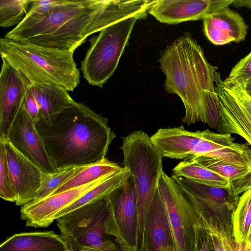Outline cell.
<instances>
[{"mask_svg": "<svg viewBox=\"0 0 251 251\" xmlns=\"http://www.w3.org/2000/svg\"><path fill=\"white\" fill-rule=\"evenodd\" d=\"M85 167H69L57 170L51 174L47 173L43 179L42 185L33 201H38L50 196L60 186Z\"/></svg>", "mask_w": 251, "mask_h": 251, "instance_id": "484cf974", "label": "cell"}, {"mask_svg": "<svg viewBox=\"0 0 251 251\" xmlns=\"http://www.w3.org/2000/svg\"><path fill=\"white\" fill-rule=\"evenodd\" d=\"M73 53L28 42L0 39L1 59L29 81L54 84L68 91H73L80 81Z\"/></svg>", "mask_w": 251, "mask_h": 251, "instance_id": "277c9868", "label": "cell"}, {"mask_svg": "<svg viewBox=\"0 0 251 251\" xmlns=\"http://www.w3.org/2000/svg\"><path fill=\"white\" fill-rule=\"evenodd\" d=\"M237 251H239V249H238L237 250Z\"/></svg>", "mask_w": 251, "mask_h": 251, "instance_id": "8d00e7d4", "label": "cell"}, {"mask_svg": "<svg viewBox=\"0 0 251 251\" xmlns=\"http://www.w3.org/2000/svg\"><path fill=\"white\" fill-rule=\"evenodd\" d=\"M173 175L182 176L218 187H227L230 182L214 172L192 161L183 160L173 169Z\"/></svg>", "mask_w": 251, "mask_h": 251, "instance_id": "cb8c5ba5", "label": "cell"}, {"mask_svg": "<svg viewBox=\"0 0 251 251\" xmlns=\"http://www.w3.org/2000/svg\"><path fill=\"white\" fill-rule=\"evenodd\" d=\"M121 149L123 167L128 169L134 179L137 193L138 251H144L146 219L163 171V156L153 145L151 137L142 130L123 137Z\"/></svg>", "mask_w": 251, "mask_h": 251, "instance_id": "5b68a950", "label": "cell"}, {"mask_svg": "<svg viewBox=\"0 0 251 251\" xmlns=\"http://www.w3.org/2000/svg\"><path fill=\"white\" fill-rule=\"evenodd\" d=\"M158 190L165 204L176 251H193L195 225L201 219L172 177L163 171Z\"/></svg>", "mask_w": 251, "mask_h": 251, "instance_id": "8fae6325", "label": "cell"}, {"mask_svg": "<svg viewBox=\"0 0 251 251\" xmlns=\"http://www.w3.org/2000/svg\"><path fill=\"white\" fill-rule=\"evenodd\" d=\"M157 251H176V250L175 247L169 246L161 248Z\"/></svg>", "mask_w": 251, "mask_h": 251, "instance_id": "e575fe53", "label": "cell"}, {"mask_svg": "<svg viewBox=\"0 0 251 251\" xmlns=\"http://www.w3.org/2000/svg\"><path fill=\"white\" fill-rule=\"evenodd\" d=\"M151 0H57L40 21L14 27L4 38L25 41L70 52L90 35L128 17L147 16Z\"/></svg>", "mask_w": 251, "mask_h": 251, "instance_id": "6da1fadb", "label": "cell"}, {"mask_svg": "<svg viewBox=\"0 0 251 251\" xmlns=\"http://www.w3.org/2000/svg\"><path fill=\"white\" fill-rule=\"evenodd\" d=\"M108 215L106 196L58 218L56 225L71 251H122L106 233Z\"/></svg>", "mask_w": 251, "mask_h": 251, "instance_id": "52a82bcc", "label": "cell"}, {"mask_svg": "<svg viewBox=\"0 0 251 251\" xmlns=\"http://www.w3.org/2000/svg\"><path fill=\"white\" fill-rule=\"evenodd\" d=\"M231 188L237 196L251 188V172L245 176L230 182Z\"/></svg>", "mask_w": 251, "mask_h": 251, "instance_id": "1f68e13d", "label": "cell"}, {"mask_svg": "<svg viewBox=\"0 0 251 251\" xmlns=\"http://www.w3.org/2000/svg\"><path fill=\"white\" fill-rule=\"evenodd\" d=\"M108 215L106 233L122 251H138L137 193L133 176L106 196Z\"/></svg>", "mask_w": 251, "mask_h": 251, "instance_id": "ba28073f", "label": "cell"}, {"mask_svg": "<svg viewBox=\"0 0 251 251\" xmlns=\"http://www.w3.org/2000/svg\"><path fill=\"white\" fill-rule=\"evenodd\" d=\"M169 246L175 247L166 207L158 189L146 219L144 251H157Z\"/></svg>", "mask_w": 251, "mask_h": 251, "instance_id": "d6986e66", "label": "cell"}, {"mask_svg": "<svg viewBox=\"0 0 251 251\" xmlns=\"http://www.w3.org/2000/svg\"><path fill=\"white\" fill-rule=\"evenodd\" d=\"M232 235L239 244L247 241L251 230V188L239 196L232 217Z\"/></svg>", "mask_w": 251, "mask_h": 251, "instance_id": "603a6c76", "label": "cell"}, {"mask_svg": "<svg viewBox=\"0 0 251 251\" xmlns=\"http://www.w3.org/2000/svg\"><path fill=\"white\" fill-rule=\"evenodd\" d=\"M0 251H71L61 237L53 231L21 232L2 242Z\"/></svg>", "mask_w": 251, "mask_h": 251, "instance_id": "ffe728a7", "label": "cell"}, {"mask_svg": "<svg viewBox=\"0 0 251 251\" xmlns=\"http://www.w3.org/2000/svg\"><path fill=\"white\" fill-rule=\"evenodd\" d=\"M123 168L105 158L102 161L86 166L60 186L51 195L89 183L108 176L122 169Z\"/></svg>", "mask_w": 251, "mask_h": 251, "instance_id": "7402d4cb", "label": "cell"}, {"mask_svg": "<svg viewBox=\"0 0 251 251\" xmlns=\"http://www.w3.org/2000/svg\"><path fill=\"white\" fill-rule=\"evenodd\" d=\"M133 16L106 27L89 40L90 47L81 62L88 83L102 88L116 70L135 22L145 19Z\"/></svg>", "mask_w": 251, "mask_h": 251, "instance_id": "8992f818", "label": "cell"}, {"mask_svg": "<svg viewBox=\"0 0 251 251\" xmlns=\"http://www.w3.org/2000/svg\"><path fill=\"white\" fill-rule=\"evenodd\" d=\"M202 220L211 234L215 251H237L240 244L227 232L219 218L212 217Z\"/></svg>", "mask_w": 251, "mask_h": 251, "instance_id": "83f0119b", "label": "cell"}, {"mask_svg": "<svg viewBox=\"0 0 251 251\" xmlns=\"http://www.w3.org/2000/svg\"><path fill=\"white\" fill-rule=\"evenodd\" d=\"M234 0H154L148 12L170 25L203 20L231 5Z\"/></svg>", "mask_w": 251, "mask_h": 251, "instance_id": "9a60e30c", "label": "cell"}, {"mask_svg": "<svg viewBox=\"0 0 251 251\" xmlns=\"http://www.w3.org/2000/svg\"><path fill=\"white\" fill-rule=\"evenodd\" d=\"M203 29L205 37L215 45H224L243 41L248 25L241 15L228 7L204 18Z\"/></svg>", "mask_w": 251, "mask_h": 251, "instance_id": "e0dca14e", "label": "cell"}, {"mask_svg": "<svg viewBox=\"0 0 251 251\" xmlns=\"http://www.w3.org/2000/svg\"><path fill=\"white\" fill-rule=\"evenodd\" d=\"M101 251L97 249H87V250H82V251Z\"/></svg>", "mask_w": 251, "mask_h": 251, "instance_id": "d590c367", "label": "cell"}, {"mask_svg": "<svg viewBox=\"0 0 251 251\" xmlns=\"http://www.w3.org/2000/svg\"><path fill=\"white\" fill-rule=\"evenodd\" d=\"M35 124L56 170L102 161L116 137L107 118L80 102L62 110L51 126Z\"/></svg>", "mask_w": 251, "mask_h": 251, "instance_id": "3957f363", "label": "cell"}, {"mask_svg": "<svg viewBox=\"0 0 251 251\" xmlns=\"http://www.w3.org/2000/svg\"><path fill=\"white\" fill-rule=\"evenodd\" d=\"M4 135L17 150L43 172L51 174L57 170L47 152L35 122L22 105Z\"/></svg>", "mask_w": 251, "mask_h": 251, "instance_id": "7c38bea8", "label": "cell"}, {"mask_svg": "<svg viewBox=\"0 0 251 251\" xmlns=\"http://www.w3.org/2000/svg\"><path fill=\"white\" fill-rule=\"evenodd\" d=\"M10 180L16 195L15 204L23 206L33 201L47 173L17 150L4 135Z\"/></svg>", "mask_w": 251, "mask_h": 251, "instance_id": "4fadbf2b", "label": "cell"}, {"mask_svg": "<svg viewBox=\"0 0 251 251\" xmlns=\"http://www.w3.org/2000/svg\"><path fill=\"white\" fill-rule=\"evenodd\" d=\"M0 197L10 202H15L17 200L11 183L5 144L2 137H0Z\"/></svg>", "mask_w": 251, "mask_h": 251, "instance_id": "f1b7e54d", "label": "cell"}, {"mask_svg": "<svg viewBox=\"0 0 251 251\" xmlns=\"http://www.w3.org/2000/svg\"><path fill=\"white\" fill-rule=\"evenodd\" d=\"M192 161L211 170L231 181L241 178L251 172V167L230 163L205 156L191 158Z\"/></svg>", "mask_w": 251, "mask_h": 251, "instance_id": "d4e9b609", "label": "cell"}, {"mask_svg": "<svg viewBox=\"0 0 251 251\" xmlns=\"http://www.w3.org/2000/svg\"><path fill=\"white\" fill-rule=\"evenodd\" d=\"M251 78V51L242 58L231 69L226 80L245 83Z\"/></svg>", "mask_w": 251, "mask_h": 251, "instance_id": "4dcf8cb0", "label": "cell"}, {"mask_svg": "<svg viewBox=\"0 0 251 251\" xmlns=\"http://www.w3.org/2000/svg\"><path fill=\"white\" fill-rule=\"evenodd\" d=\"M160 68L169 94L181 100L188 126L202 122L218 129L219 106L215 89L217 67L206 60L202 49L189 32L177 38L160 52Z\"/></svg>", "mask_w": 251, "mask_h": 251, "instance_id": "7a4b0ae2", "label": "cell"}, {"mask_svg": "<svg viewBox=\"0 0 251 251\" xmlns=\"http://www.w3.org/2000/svg\"><path fill=\"white\" fill-rule=\"evenodd\" d=\"M246 92L251 97V78L243 84Z\"/></svg>", "mask_w": 251, "mask_h": 251, "instance_id": "836d02e7", "label": "cell"}, {"mask_svg": "<svg viewBox=\"0 0 251 251\" xmlns=\"http://www.w3.org/2000/svg\"><path fill=\"white\" fill-rule=\"evenodd\" d=\"M215 89L219 106L218 130L237 134L251 146V97L244 85L236 81L223 80L218 72Z\"/></svg>", "mask_w": 251, "mask_h": 251, "instance_id": "30bf717a", "label": "cell"}, {"mask_svg": "<svg viewBox=\"0 0 251 251\" xmlns=\"http://www.w3.org/2000/svg\"><path fill=\"white\" fill-rule=\"evenodd\" d=\"M20 74L39 108V120L47 125L51 126L62 110L75 103L64 88L52 84L30 82Z\"/></svg>", "mask_w": 251, "mask_h": 251, "instance_id": "ac0fdd59", "label": "cell"}, {"mask_svg": "<svg viewBox=\"0 0 251 251\" xmlns=\"http://www.w3.org/2000/svg\"><path fill=\"white\" fill-rule=\"evenodd\" d=\"M0 74V134L5 135L21 108L25 85L20 73L2 59Z\"/></svg>", "mask_w": 251, "mask_h": 251, "instance_id": "2e32d148", "label": "cell"}, {"mask_svg": "<svg viewBox=\"0 0 251 251\" xmlns=\"http://www.w3.org/2000/svg\"><path fill=\"white\" fill-rule=\"evenodd\" d=\"M109 176L24 205L20 210L21 218L25 222L27 226L35 228L48 227L55 220V217L58 213L98 185Z\"/></svg>", "mask_w": 251, "mask_h": 251, "instance_id": "5bb4252c", "label": "cell"}, {"mask_svg": "<svg viewBox=\"0 0 251 251\" xmlns=\"http://www.w3.org/2000/svg\"><path fill=\"white\" fill-rule=\"evenodd\" d=\"M31 0H0V26L8 27L18 25L24 19Z\"/></svg>", "mask_w": 251, "mask_h": 251, "instance_id": "4316f807", "label": "cell"}, {"mask_svg": "<svg viewBox=\"0 0 251 251\" xmlns=\"http://www.w3.org/2000/svg\"><path fill=\"white\" fill-rule=\"evenodd\" d=\"M130 176L128 169H122L111 174L98 185L92 188L71 205L58 213L55 220L76 209L107 196L123 184Z\"/></svg>", "mask_w": 251, "mask_h": 251, "instance_id": "44dd1931", "label": "cell"}, {"mask_svg": "<svg viewBox=\"0 0 251 251\" xmlns=\"http://www.w3.org/2000/svg\"><path fill=\"white\" fill-rule=\"evenodd\" d=\"M195 231L193 251H215L211 234L201 218L195 225Z\"/></svg>", "mask_w": 251, "mask_h": 251, "instance_id": "f546056e", "label": "cell"}, {"mask_svg": "<svg viewBox=\"0 0 251 251\" xmlns=\"http://www.w3.org/2000/svg\"><path fill=\"white\" fill-rule=\"evenodd\" d=\"M231 5L238 8L245 7L251 9V0H234Z\"/></svg>", "mask_w": 251, "mask_h": 251, "instance_id": "d6a6232c", "label": "cell"}, {"mask_svg": "<svg viewBox=\"0 0 251 251\" xmlns=\"http://www.w3.org/2000/svg\"><path fill=\"white\" fill-rule=\"evenodd\" d=\"M171 177L201 219L219 218L233 236L232 217L239 196L234 194L230 185L218 187L182 176Z\"/></svg>", "mask_w": 251, "mask_h": 251, "instance_id": "9c48e42d", "label": "cell"}]
</instances>
